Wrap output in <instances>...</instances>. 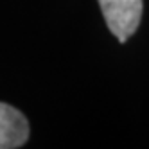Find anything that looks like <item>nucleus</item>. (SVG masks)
<instances>
[{
    "label": "nucleus",
    "instance_id": "f257e3e1",
    "mask_svg": "<svg viewBox=\"0 0 149 149\" xmlns=\"http://www.w3.org/2000/svg\"><path fill=\"white\" fill-rule=\"evenodd\" d=\"M99 6L111 34L124 43L140 24L142 0H99Z\"/></svg>",
    "mask_w": 149,
    "mask_h": 149
},
{
    "label": "nucleus",
    "instance_id": "f03ea898",
    "mask_svg": "<svg viewBox=\"0 0 149 149\" xmlns=\"http://www.w3.org/2000/svg\"><path fill=\"white\" fill-rule=\"evenodd\" d=\"M29 140V122L11 104L0 102V149L22 147Z\"/></svg>",
    "mask_w": 149,
    "mask_h": 149
}]
</instances>
